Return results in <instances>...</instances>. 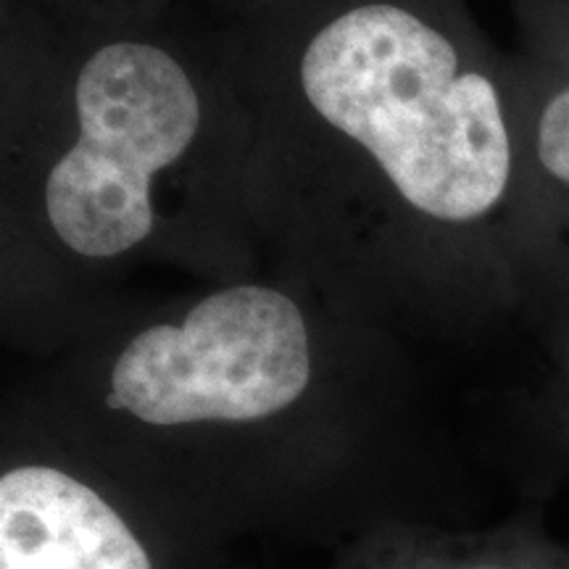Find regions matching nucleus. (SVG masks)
<instances>
[{
    "label": "nucleus",
    "mask_w": 569,
    "mask_h": 569,
    "mask_svg": "<svg viewBox=\"0 0 569 569\" xmlns=\"http://www.w3.org/2000/svg\"><path fill=\"white\" fill-rule=\"evenodd\" d=\"M319 365L301 309L284 293L238 284L203 298L180 325H151L113 353L92 411L148 438L117 461L172 469L238 503L284 496L269 440L288 436L317 396Z\"/></svg>",
    "instance_id": "f257e3e1"
},
{
    "label": "nucleus",
    "mask_w": 569,
    "mask_h": 569,
    "mask_svg": "<svg viewBox=\"0 0 569 569\" xmlns=\"http://www.w3.org/2000/svg\"><path fill=\"white\" fill-rule=\"evenodd\" d=\"M301 82L336 130L380 161L398 193L446 222L493 209L511 172L501 98L407 9L359 6L306 48Z\"/></svg>",
    "instance_id": "f03ea898"
},
{
    "label": "nucleus",
    "mask_w": 569,
    "mask_h": 569,
    "mask_svg": "<svg viewBox=\"0 0 569 569\" xmlns=\"http://www.w3.org/2000/svg\"><path fill=\"white\" fill-rule=\"evenodd\" d=\"M538 156L557 180L569 184V88L561 90L540 117Z\"/></svg>",
    "instance_id": "423d86ee"
},
{
    "label": "nucleus",
    "mask_w": 569,
    "mask_h": 569,
    "mask_svg": "<svg viewBox=\"0 0 569 569\" xmlns=\"http://www.w3.org/2000/svg\"><path fill=\"white\" fill-rule=\"evenodd\" d=\"M74 101L80 140L48 174L46 209L71 251L109 259L151 232V177L188 151L201 103L180 63L142 42L90 56Z\"/></svg>",
    "instance_id": "7ed1b4c3"
},
{
    "label": "nucleus",
    "mask_w": 569,
    "mask_h": 569,
    "mask_svg": "<svg viewBox=\"0 0 569 569\" xmlns=\"http://www.w3.org/2000/svg\"><path fill=\"white\" fill-rule=\"evenodd\" d=\"M0 569H251L240 546L161 507L103 461L11 453L0 472Z\"/></svg>",
    "instance_id": "20e7f679"
},
{
    "label": "nucleus",
    "mask_w": 569,
    "mask_h": 569,
    "mask_svg": "<svg viewBox=\"0 0 569 569\" xmlns=\"http://www.w3.org/2000/svg\"><path fill=\"white\" fill-rule=\"evenodd\" d=\"M567 469H569V440H567L565 451L559 453V461H557V467H553V472H551V478H549V486H546V498H549V496L553 493V490H557L559 480L565 478Z\"/></svg>",
    "instance_id": "0eeeda50"
},
{
    "label": "nucleus",
    "mask_w": 569,
    "mask_h": 569,
    "mask_svg": "<svg viewBox=\"0 0 569 569\" xmlns=\"http://www.w3.org/2000/svg\"><path fill=\"white\" fill-rule=\"evenodd\" d=\"M327 569H569V546L549 532L543 503H522L490 525H386L330 553Z\"/></svg>",
    "instance_id": "39448f33"
}]
</instances>
